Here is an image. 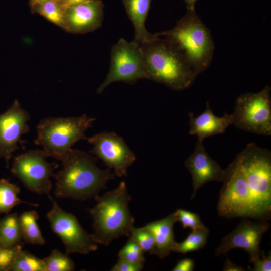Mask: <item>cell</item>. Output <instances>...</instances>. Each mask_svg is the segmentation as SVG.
Segmentation results:
<instances>
[{
    "label": "cell",
    "instance_id": "obj_30",
    "mask_svg": "<svg viewBox=\"0 0 271 271\" xmlns=\"http://www.w3.org/2000/svg\"><path fill=\"white\" fill-rule=\"evenodd\" d=\"M144 264L133 263L128 260L119 258L113 266L111 271H140Z\"/></svg>",
    "mask_w": 271,
    "mask_h": 271
},
{
    "label": "cell",
    "instance_id": "obj_33",
    "mask_svg": "<svg viewBox=\"0 0 271 271\" xmlns=\"http://www.w3.org/2000/svg\"><path fill=\"white\" fill-rule=\"evenodd\" d=\"M92 0H64L60 3L63 9L81 5Z\"/></svg>",
    "mask_w": 271,
    "mask_h": 271
},
{
    "label": "cell",
    "instance_id": "obj_21",
    "mask_svg": "<svg viewBox=\"0 0 271 271\" xmlns=\"http://www.w3.org/2000/svg\"><path fill=\"white\" fill-rule=\"evenodd\" d=\"M209 230L205 226L192 229L185 240L181 243L176 242L173 251L186 254L202 249L206 245Z\"/></svg>",
    "mask_w": 271,
    "mask_h": 271
},
{
    "label": "cell",
    "instance_id": "obj_27",
    "mask_svg": "<svg viewBox=\"0 0 271 271\" xmlns=\"http://www.w3.org/2000/svg\"><path fill=\"white\" fill-rule=\"evenodd\" d=\"M118 256L119 258L136 263L144 264L145 261L144 252L131 236L119 251Z\"/></svg>",
    "mask_w": 271,
    "mask_h": 271
},
{
    "label": "cell",
    "instance_id": "obj_37",
    "mask_svg": "<svg viewBox=\"0 0 271 271\" xmlns=\"http://www.w3.org/2000/svg\"><path fill=\"white\" fill-rule=\"evenodd\" d=\"M64 0H57V1L60 3L61 2H62V1H63Z\"/></svg>",
    "mask_w": 271,
    "mask_h": 271
},
{
    "label": "cell",
    "instance_id": "obj_14",
    "mask_svg": "<svg viewBox=\"0 0 271 271\" xmlns=\"http://www.w3.org/2000/svg\"><path fill=\"white\" fill-rule=\"evenodd\" d=\"M185 166L191 173L192 179V200L198 190L207 182L216 181L223 182L225 178L226 169L210 157L203 144L198 140L193 153L185 161Z\"/></svg>",
    "mask_w": 271,
    "mask_h": 271
},
{
    "label": "cell",
    "instance_id": "obj_10",
    "mask_svg": "<svg viewBox=\"0 0 271 271\" xmlns=\"http://www.w3.org/2000/svg\"><path fill=\"white\" fill-rule=\"evenodd\" d=\"M43 150L28 151L14 158L12 174L30 191L38 194H48L52 189L50 179L59 165L49 163Z\"/></svg>",
    "mask_w": 271,
    "mask_h": 271
},
{
    "label": "cell",
    "instance_id": "obj_7",
    "mask_svg": "<svg viewBox=\"0 0 271 271\" xmlns=\"http://www.w3.org/2000/svg\"><path fill=\"white\" fill-rule=\"evenodd\" d=\"M271 88L266 85L257 93L240 95L231 114L232 124L240 129L263 136L271 135Z\"/></svg>",
    "mask_w": 271,
    "mask_h": 271
},
{
    "label": "cell",
    "instance_id": "obj_34",
    "mask_svg": "<svg viewBox=\"0 0 271 271\" xmlns=\"http://www.w3.org/2000/svg\"><path fill=\"white\" fill-rule=\"evenodd\" d=\"M223 270L224 271H244L245 269L240 266L231 262L230 260L227 258L225 262V264L223 268Z\"/></svg>",
    "mask_w": 271,
    "mask_h": 271
},
{
    "label": "cell",
    "instance_id": "obj_25",
    "mask_svg": "<svg viewBox=\"0 0 271 271\" xmlns=\"http://www.w3.org/2000/svg\"><path fill=\"white\" fill-rule=\"evenodd\" d=\"M42 259L45 271H73L75 269L74 262L69 255L57 249H53L48 256Z\"/></svg>",
    "mask_w": 271,
    "mask_h": 271
},
{
    "label": "cell",
    "instance_id": "obj_9",
    "mask_svg": "<svg viewBox=\"0 0 271 271\" xmlns=\"http://www.w3.org/2000/svg\"><path fill=\"white\" fill-rule=\"evenodd\" d=\"M48 196L52 202V208L46 216L51 229L63 243L66 253L87 254L96 251L98 243L93 234L87 232L74 215L63 210Z\"/></svg>",
    "mask_w": 271,
    "mask_h": 271
},
{
    "label": "cell",
    "instance_id": "obj_8",
    "mask_svg": "<svg viewBox=\"0 0 271 271\" xmlns=\"http://www.w3.org/2000/svg\"><path fill=\"white\" fill-rule=\"evenodd\" d=\"M147 78L140 44L134 40L129 42L121 38L112 47L108 73L97 92L101 93L115 82L132 84L139 79Z\"/></svg>",
    "mask_w": 271,
    "mask_h": 271
},
{
    "label": "cell",
    "instance_id": "obj_26",
    "mask_svg": "<svg viewBox=\"0 0 271 271\" xmlns=\"http://www.w3.org/2000/svg\"><path fill=\"white\" fill-rule=\"evenodd\" d=\"M130 236L134 239L144 252L156 255L157 251L154 237L144 227L142 228L133 227L131 230Z\"/></svg>",
    "mask_w": 271,
    "mask_h": 271
},
{
    "label": "cell",
    "instance_id": "obj_17",
    "mask_svg": "<svg viewBox=\"0 0 271 271\" xmlns=\"http://www.w3.org/2000/svg\"><path fill=\"white\" fill-rule=\"evenodd\" d=\"M177 221L174 213L161 219L148 223L145 226L153 235L157 255L160 258L168 256L173 251L176 243L173 231L174 223Z\"/></svg>",
    "mask_w": 271,
    "mask_h": 271
},
{
    "label": "cell",
    "instance_id": "obj_19",
    "mask_svg": "<svg viewBox=\"0 0 271 271\" xmlns=\"http://www.w3.org/2000/svg\"><path fill=\"white\" fill-rule=\"evenodd\" d=\"M19 216L17 213L9 214L0 220V245L11 247L23 243Z\"/></svg>",
    "mask_w": 271,
    "mask_h": 271
},
{
    "label": "cell",
    "instance_id": "obj_29",
    "mask_svg": "<svg viewBox=\"0 0 271 271\" xmlns=\"http://www.w3.org/2000/svg\"><path fill=\"white\" fill-rule=\"evenodd\" d=\"M177 219L180 221L183 228L190 227L192 229L205 226L200 220V216L196 213L184 210L177 209L174 212Z\"/></svg>",
    "mask_w": 271,
    "mask_h": 271
},
{
    "label": "cell",
    "instance_id": "obj_16",
    "mask_svg": "<svg viewBox=\"0 0 271 271\" xmlns=\"http://www.w3.org/2000/svg\"><path fill=\"white\" fill-rule=\"evenodd\" d=\"M190 129L189 133L195 136L198 140L203 141L207 137L225 132L229 125L232 124L231 114L224 112L222 117H217L212 112L209 103L207 102L205 110L199 116L189 113Z\"/></svg>",
    "mask_w": 271,
    "mask_h": 271
},
{
    "label": "cell",
    "instance_id": "obj_32",
    "mask_svg": "<svg viewBox=\"0 0 271 271\" xmlns=\"http://www.w3.org/2000/svg\"><path fill=\"white\" fill-rule=\"evenodd\" d=\"M195 266L194 260L184 258L178 262L173 271H193Z\"/></svg>",
    "mask_w": 271,
    "mask_h": 271
},
{
    "label": "cell",
    "instance_id": "obj_15",
    "mask_svg": "<svg viewBox=\"0 0 271 271\" xmlns=\"http://www.w3.org/2000/svg\"><path fill=\"white\" fill-rule=\"evenodd\" d=\"M103 9L102 0H92L64 9V30L77 34L97 30L102 26Z\"/></svg>",
    "mask_w": 271,
    "mask_h": 271
},
{
    "label": "cell",
    "instance_id": "obj_12",
    "mask_svg": "<svg viewBox=\"0 0 271 271\" xmlns=\"http://www.w3.org/2000/svg\"><path fill=\"white\" fill-rule=\"evenodd\" d=\"M269 227L267 221H251L248 218H242L241 222L234 230L222 239L216 249L215 255H226L231 249L239 248L248 253L250 262H254L263 255L260 243Z\"/></svg>",
    "mask_w": 271,
    "mask_h": 271
},
{
    "label": "cell",
    "instance_id": "obj_4",
    "mask_svg": "<svg viewBox=\"0 0 271 271\" xmlns=\"http://www.w3.org/2000/svg\"><path fill=\"white\" fill-rule=\"evenodd\" d=\"M97 203L90 210L93 219V235L98 244L108 245L121 236H129L135 219L128 204L131 200L126 183L122 181L118 187L102 196H94Z\"/></svg>",
    "mask_w": 271,
    "mask_h": 271
},
{
    "label": "cell",
    "instance_id": "obj_31",
    "mask_svg": "<svg viewBox=\"0 0 271 271\" xmlns=\"http://www.w3.org/2000/svg\"><path fill=\"white\" fill-rule=\"evenodd\" d=\"M253 263L254 267L250 269L252 271H270L271 270V253L265 257L263 255Z\"/></svg>",
    "mask_w": 271,
    "mask_h": 271
},
{
    "label": "cell",
    "instance_id": "obj_3",
    "mask_svg": "<svg viewBox=\"0 0 271 271\" xmlns=\"http://www.w3.org/2000/svg\"><path fill=\"white\" fill-rule=\"evenodd\" d=\"M156 35L164 36L197 76L209 67L214 44L210 30L195 11L187 10L173 29Z\"/></svg>",
    "mask_w": 271,
    "mask_h": 271
},
{
    "label": "cell",
    "instance_id": "obj_35",
    "mask_svg": "<svg viewBox=\"0 0 271 271\" xmlns=\"http://www.w3.org/2000/svg\"><path fill=\"white\" fill-rule=\"evenodd\" d=\"M197 0H184L187 10L195 11V5Z\"/></svg>",
    "mask_w": 271,
    "mask_h": 271
},
{
    "label": "cell",
    "instance_id": "obj_28",
    "mask_svg": "<svg viewBox=\"0 0 271 271\" xmlns=\"http://www.w3.org/2000/svg\"><path fill=\"white\" fill-rule=\"evenodd\" d=\"M23 243L11 247L0 246V271H10L17 255L22 250Z\"/></svg>",
    "mask_w": 271,
    "mask_h": 271
},
{
    "label": "cell",
    "instance_id": "obj_11",
    "mask_svg": "<svg viewBox=\"0 0 271 271\" xmlns=\"http://www.w3.org/2000/svg\"><path fill=\"white\" fill-rule=\"evenodd\" d=\"M93 145L89 153L101 159L118 177H127V169L136 160L124 139L112 131H102L86 139Z\"/></svg>",
    "mask_w": 271,
    "mask_h": 271
},
{
    "label": "cell",
    "instance_id": "obj_36",
    "mask_svg": "<svg viewBox=\"0 0 271 271\" xmlns=\"http://www.w3.org/2000/svg\"><path fill=\"white\" fill-rule=\"evenodd\" d=\"M49 1L50 0H29V5L30 7H31L36 5L43 4Z\"/></svg>",
    "mask_w": 271,
    "mask_h": 271
},
{
    "label": "cell",
    "instance_id": "obj_24",
    "mask_svg": "<svg viewBox=\"0 0 271 271\" xmlns=\"http://www.w3.org/2000/svg\"><path fill=\"white\" fill-rule=\"evenodd\" d=\"M10 271H45V267L43 259L22 250L15 259Z\"/></svg>",
    "mask_w": 271,
    "mask_h": 271
},
{
    "label": "cell",
    "instance_id": "obj_22",
    "mask_svg": "<svg viewBox=\"0 0 271 271\" xmlns=\"http://www.w3.org/2000/svg\"><path fill=\"white\" fill-rule=\"evenodd\" d=\"M20 188L5 179H0V213H8L15 206L22 203L35 206L21 200L18 197Z\"/></svg>",
    "mask_w": 271,
    "mask_h": 271
},
{
    "label": "cell",
    "instance_id": "obj_6",
    "mask_svg": "<svg viewBox=\"0 0 271 271\" xmlns=\"http://www.w3.org/2000/svg\"><path fill=\"white\" fill-rule=\"evenodd\" d=\"M95 120L86 114L78 117H48L37 124L34 143L43 147L47 157L61 161L76 143L87 139L86 131Z\"/></svg>",
    "mask_w": 271,
    "mask_h": 271
},
{
    "label": "cell",
    "instance_id": "obj_23",
    "mask_svg": "<svg viewBox=\"0 0 271 271\" xmlns=\"http://www.w3.org/2000/svg\"><path fill=\"white\" fill-rule=\"evenodd\" d=\"M30 8L32 13L39 14L64 30V9L57 0H50Z\"/></svg>",
    "mask_w": 271,
    "mask_h": 271
},
{
    "label": "cell",
    "instance_id": "obj_1",
    "mask_svg": "<svg viewBox=\"0 0 271 271\" xmlns=\"http://www.w3.org/2000/svg\"><path fill=\"white\" fill-rule=\"evenodd\" d=\"M219 216L268 221L271 218V152L249 143L226 169Z\"/></svg>",
    "mask_w": 271,
    "mask_h": 271
},
{
    "label": "cell",
    "instance_id": "obj_18",
    "mask_svg": "<svg viewBox=\"0 0 271 271\" xmlns=\"http://www.w3.org/2000/svg\"><path fill=\"white\" fill-rule=\"evenodd\" d=\"M126 13L132 22L135 31L134 41L140 44L149 42L158 36L145 28V21L153 0H122Z\"/></svg>",
    "mask_w": 271,
    "mask_h": 271
},
{
    "label": "cell",
    "instance_id": "obj_13",
    "mask_svg": "<svg viewBox=\"0 0 271 271\" xmlns=\"http://www.w3.org/2000/svg\"><path fill=\"white\" fill-rule=\"evenodd\" d=\"M30 119L29 113L21 107L17 100L0 114V157L5 159L7 168L13 153L18 149L17 144L22 136L29 131L27 122Z\"/></svg>",
    "mask_w": 271,
    "mask_h": 271
},
{
    "label": "cell",
    "instance_id": "obj_20",
    "mask_svg": "<svg viewBox=\"0 0 271 271\" xmlns=\"http://www.w3.org/2000/svg\"><path fill=\"white\" fill-rule=\"evenodd\" d=\"M38 219L35 210L24 212L19 216L22 238L28 244L42 245L45 242L37 223Z\"/></svg>",
    "mask_w": 271,
    "mask_h": 271
},
{
    "label": "cell",
    "instance_id": "obj_5",
    "mask_svg": "<svg viewBox=\"0 0 271 271\" xmlns=\"http://www.w3.org/2000/svg\"><path fill=\"white\" fill-rule=\"evenodd\" d=\"M140 45L147 79L176 91L185 90L193 83L197 75L165 38L158 36Z\"/></svg>",
    "mask_w": 271,
    "mask_h": 271
},
{
    "label": "cell",
    "instance_id": "obj_2",
    "mask_svg": "<svg viewBox=\"0 0 271 271\" xmlns=\"http://www.w3.org/2000/svg\"><path fill=\"white\" fill-rule=\"evenodd\" d=\"M97 160L85 151L71 149L61 160L62 168L54 175L56 197L85 201L105 189L115 175L108 168H99Z\"/></svg>",
    "mask_w": 271,
    "mask_h": 271
},
{
    "label": "cell",
    "instance_id": "obj_38",
    "mask_svg": "<svg viewBox=\"0 0 271 271\" xmlns=\"http://www.w3.org/2000/svg\"><path fill=\"white\" fill-rule=\"evenodd\" d=\"M0 246H1V245H0Z\"/></svg>",
    "mask_w": 271,
    "mask_h": 271
}]
</instances>
